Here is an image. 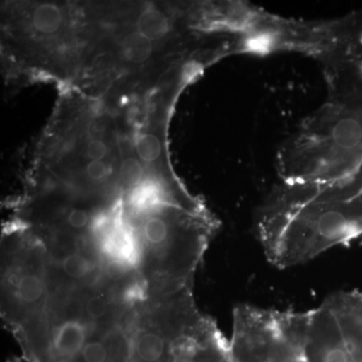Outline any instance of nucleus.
<instances>
[{"instance_id": "nucleus-11", "label": "nucleus", "mask_w": 362, "mask_h": 362, "mask_svg": "<svg viewBox=\"0 0 362 362\" xmlns=\"http://www.w3.org/2000/svg\"><path fill=\"white\" fill-rule=\"evenodd\" d=\"M74 362H130V337L126 320L95 331Z\"/></svg>"}, {"instance_id": "nucleus-10", "label": "nucleus", "mask_w": 362, "mask_h": 362, "mask_svg": "<svg viewBox=\"0 0 362 362\" xmlns=\"http://www.w3.org/2000/svg\"><path fill=\"white\" fill-rule=\"evenodd\" d=\"M323 303L332 311L354 362H362V291H340Z\"/></svg>"}, {"instance_id": "nucleus-1", "label": "nucleus", "mask_w": 362, "mask_h": 362, "mask_svg": "<svg viewBox=\"0 0 362 362\" xmlns=\"http://www.w3.org/2000/svg\"><path fill=\"white\" fill-rule=\"evenodd\" d=\"M82 52L71 90L97 99L148 97L237 54L216 2H80ZM70 90V89H69Z\"/></svg>"}, {"instance_id": "nucleus-9", "label": "nucleus", "mask_w": 362, "mask_h": 362, "mask_svg": "<svg viewBox=\"0 0 362 362\" xmlns=\"http://www.w3.org/2000/svg\"><path fill=\"white\" fill-rule=\"evenodd\" d=\"M280 314L305 362H354L337 318L325 303L306 312L280 311Z\"/></svg>"}, {"instance_id": "nucleus-8", "label": "nucleus", "mask_w": 362, "mask_h": 362, "mask_svg": "<svg viewBox=\"0 0 362 362\" xmlns=\"http://www.w3.org/2000/svg\"><path fill=\"white\" fill-rule=\"evenodd\" d=\"M233 362H305L280 311L240 304L233 309Z\"/></svg>"}, {"instance_id": "nucleus-4", "label": "nucleus", "mask_w": 362, "mask_h": 362, "mask_svg": "<svg viewBox=\"0 0 362 362\" xmlns=\"http://www.w3.org/2000/svg\"><path fill=\"white\" fill-rule=\"evenodd\" d=\"M1 6L4 76L18 85L49 82L70 89L80 66L78 2L9 1Z\"/></svg>"}, {"instance_id": "nucleus-7", "label": "nucleus", "mask_w": 362, "mask_h": 362, "mask_svg": "<svg viewBox=\"0 0 362 362\" xmlns=\"http://www.w3.org/2000/svg\"><path fill=\"white\" fill-rule=\"evenodd\" d=\"M327 85L325 104L281 150L283 181L333 182L362 168V110L347 103L341 89Z\"/></svg>"}, {"instance_id": "nucleus-3", "label": "nucleus", "mask_w": 362, "mask_h": 362, "mask_svg": "<svg viewBox=\"0 0 362 362\" xmlns=\"http://www.w3.org/2000/svg\"><path fill=\"white\" fill-rule=\"evenodd\" d=\"M257 237L279 269L311 261L362 235V168L326 183L283 181L256 214Z\"/></svg>"}, {"instance_id": "nucleus-6", "label": "nucleus", "mask_w": 362, "mask_h": 362, "mask_svg": "<svg viewBox=\"0 0 362 362\" xmlns=\"http://www.w3.org/2000/svg\"><path fill=\"white\" fill-rule=\"evenodd\" d=\"M59 289L45 245L16 221L2 237L1 313L26 362L44 358Z\"/></svg>"}, {"instance_id": "nucleus-12", "label": "nucleus", "mask_w": 362, "mask_h": 362, "mask_svg": "<svg viewBox=\"0 0 362 362\" xmlns=\"http://www.w3.org/2000/svg\"><path fill=\"white\" fill-rule=\"evenodd\" d=\"M173 362H233L230 342L214 323L185 340L176 350Z\"/></svg>"}, {"instance_id": "nucleus-5", "label": "nucleus", "mask_w": 362, "mask_h": 362, "mask_svg": "<svg viewBox=\"0 0 362 362\" xmlns=\"http://www.w3.org/2000/svg\"><path fill=\"white\" fill-rule=\"evenodd\" d=\"M122 214L136 247V273L149 296L192 288L209 243L218 228L213 214H197L168 202L124 207Z\"/></svg>"}, {"instance_id": "nucleus-2", "label": "nucleus", "mask_w": 362, "mask_h": 362, "mask_svg": "<svg viewBox=\"0 0 362 362\" xmlns=\"http://www.w3.org/2000/svg\"><path fill=\"white\" fill-rule=\"evenodd\" d=\"M144 113L139 100L111 101L62 90L35 150L28 189L51 188L92 201L118 202L123 168L137 152Z\"/></svg>"}]
</instances>
